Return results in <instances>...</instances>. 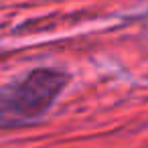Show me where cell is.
I'll list each match as a JSON object with an SVG mask.
<instances>
[{
  "mask_svg": "<svg viewBox=\"0 0 148 148\" xmlns=\"http://www.w3.org/2000/svg\"><path fill=\"white\" fill-rule=\"evenodd\" d=\"M67 77L61 71L37 69L0 93V124L16 126L39 120L61 93Z\"/></svg>",
  "mask_w": 148,
  "mask_h": 148,
  "instance_id": "1",
  "label": "cell"
}]
</instances>
